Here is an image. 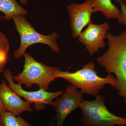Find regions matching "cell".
<instances>
[{
    "label": "cell",
    "instance_id": "1",
    "mask_svg": "<svg viewBox=\"0 0 126 126\" xmlns=\"http://www.w3.org/2000/svg\"><path fill=\"white\" fill-rule=\"evenodd\" d=\"M109 48L107 52L96 59L108 74L116 75L118 94L126 104V31L118 35L108 33Z\"/></svg>",
    "mask_w": 126,
    "mask_h": 126
},
{
    "label": "cell",
    "instance_id": "2",
    "mask_svg": "<svg viewBox=\"0 0 126 126\" xmlns=\"http://www.w3.org/2000/svg\"><path fill=\"white\" fill-rule=\"evenodd\" d=\"M95 64L90 62L84 65L81 69L75 72L62 71L60 69L56 72L55 78L65 79L77 89H80L83 94L95 97L106 84H110L116 88V79L110 74L105 78H101L95 71Z\"/></svg>",
    "mask_w": 126,
    "mask_h": 126
},
{
    "label": "cell",
    "instance_id": "3",
    "mask_svg": "<svg viewBox=\"0 0 126 126\" xmlns=\"http://www.w3.org/2000/svg\"><path fill=\"white\" fill-rule=\"evenodd\" d=\"M24 57L23 72L13 77L14 81L19 85L25 84L28 88L37 84L39 89L47 91L50 83L56 79L55 74L60 69L38 62L28 53H26Z\"/></svg>",
    "mask_w": 126,
    "mask_h": 126
},
{
    "label": "cell",
    "instance_id": "4",
    "mask_svg": "<svg viewBox=\"0 0 126 126\" xmlns=\"http://www.w3.org/2000/svg\"><path fill=\"white\" fill-rule=\"evenodd\" d=\"M12 19L20 38L19 47L14 52L15 58L19 59L24 56L26 49L30 46L37 43L48 45L55 53L60 52V49L57 43L59 35L57 32H53L48 35L40 34L35 29L25 16H16L13 17Z\"/></svg>",
    "mask_w": 126,
    "mask_h": 126
},
{
    "label": "cell",
    "instance_id": "5",
    "mask_svg": "<svg viewBox=\"0 0 126 126\" xmlns=\"http://www.w3.org/2000/svg\"><path fill=\"white\" fill-rule=\"evenodd\" d=\"M95 100L83 99L79 108L82 110L81 121L83 126H124L126 118L114 115L105 105L104 97L98 94Z\"/></svg>",
    "mask_w": 126,
    "mask_h": 126
},
{
    "label": "cell",
    "instance_id": "6",
    "mask_svg": "<svg viewBox=\"0 0 126 126\" xmlns=\"http://www.w3.org/2000/svg\"><path fill=\"white\" fill-rule=\"evenodd\" d=\"M4 75L9 84V86L20 96L23 97L30 104H34V108L37 111L43 110L46 104L52 105L53 100L63 94L64 91L49 92L42 89L35 92H28L22 88L21 85L16 84L13 80V76L11 71L5 69Z\"/></svg>",
    "mask_w": 126,
    "mask_h": 126
},
{
    "label": "cell",
    "instance_id": "7",
    "mask_svg": "<svg viewBox=\"0 0 126 126\" xmlns=\"http://www.w3.org/2000/svg\"><path fill=\"white\" fill-rule=\"evenodd\" d=\"M74 86L68 85L62 96L57 97L52 105L56 111L57 126H63L64 122L72 112L79 108L83 100V94Z\"/></svg>",
    "mask_w": 126,
    "mask_h": 126
},
{
    "label": "cell",
    "instance_id": "8",
    "mask_svg": "<svg viewBox=\"0 0 126 126\" xmlns=\"http://www.w3.org/2000/svg\"><path fill=\"white\" fill-rule=\"evenodd\" d=\"M110 28L107 22L100 24H95L92 22L81 32L78 37L79 41L84 46L90 55H93L98 52L99 49L105 47L104 39Z\"/></svg>",
    "mask_w": 126,
    "mask_h": 126
},
{
    "label": "cell",
    "instance_id": "9",
    "mask_svg": "<svg viewBox=\"0 0 126 126\" xmlns=\"http://www.w3.org/2000/svg\"><path fill=\"white\" fill-rule=\"evenodd\" d=\"M67 9L70 20L72 36L77 38L84 28L92 22L91 16L93 13V9L91 0H87L81 4L73 3L68 5Z\"/></svg>",
    "mask_w": 126,
    "mask_h": 126
},
{
    "label": "cell",
    "instance_id": "10",
    "mask_svg": "<svg viewBox=\"0 0 126 126\" xmlns=\"http://www.w3.org/2000/svg\"><path fill=\"white\" fill-rule=\"evenodd\" d=\"M0 99L5 110L19 116L25 111H33L30 104L27 101H24L17 94L12 90L6 81L2 80L0 90Z\"/></svg>",
    "mask_w": 126,
    "mask_h": 126
},
{
    "label": "cell",
    "instance_id": "11",
    "mask_svg": "<svg viewBox=\"0 0 126 126\" xmlns=\"http://www.w3.org/2000/svg\"><path fill=\"white\" fill-rule=\"evenodd\" d=\"M93 13L101 12L104 16L108 19H117L120 10L113 4L111 0H91Z\"/></svg>",
    "mask_w": 126,
    "mask_h": 126
},
{
    "label": "cell",
    "instance_id": "12",
    "mask_svg": "<svg viewBox=\"0 0 126 126\" xmlns=\"http://www.w3.org/2000/svg\"><path fill=\"white\" fill-rule=\"evenodd\" d=\"M0 12L4 14L6 20L12 19L16 16H25L28 14L27 11L16 0H0Z\"/></svg>",
    "mask_w": 126,
    "mask_h": 126
},
{
    "label": "cell",
    "instance_id": "13",
    "mask_svg": "<svg viewBox=\"0 0 126 126\" xmlns=\"http://www.w3.org/2000/svg\"><path fill=\"white\" fill-rule=\"evenodd\" d=\"M0 120L2 126H32L22 118L5 110L0 112Z\"/></svg>",
    "mask_w": 126,
    "mask_h": 126
},
{
    "label": "cell",
    "instance_id": "14",
    "mask_svg": "<svg viewBox=\"0 0 126 126\" xmlns=\"http://www.w3.org/2000/svg\"><path fill=\"white\" fill-rule=\"evenodd\" d=\"M9 49V41L4 34L0 31V55L7 56Z\"/></svg>",
    "mask_w": 126,
    "mask_h": 126
},
{
    "label": "cell",
    "instance_id": "15",
    "mask_svg": "<svg viewBox=\"0 0 126 126\" xmlns=\"http://www.w3.org/2000/svg\"><path fill=\"white\" fill-rule=\"evenodd\" d=\"M120 4L121 5V10L120 15L117 19L118 21L119 24L124 25L126 30V0H122Z\"/></svg>",
    "mask_w": 126,
    "mask_h": 126
},
{
    "label": "cell",
    "instance_id": "16",
    "mask_svg": "<svg viewBox=\"0 0 126 126\" xmlns=\"http://www.w3.org/2000/svg\"><path fill=\"white\" fill-rule=\"evenodd\" d=\"M7 56L0 55V73L3 71L5 66L7 62Z\"/></svg>",
    "mask_w": 126,
    "mask_h": 126
},
{
    "label": "cell",
    "instance_id": "17",
    "mask_svg": "<svg viewBox=\"0 0 126 126\" xmlns=\"http://www.w3.org/2000/svg\"><path fill=\"white\" fill-rule=\"evenodd\" d=\"M5 110V108L4 107V105H3V104H2V102L0 99V112L1 111H2V110Z\"/></svg>",
    "mask_w": 126,
    "mask_h": 126
},
{
    "label": "cell",
    "instance_id": "18",
    "mask_svg": "<svg viewBox=\"0 0 126 126\" xmlns=\"http://www.w3.org/2000/svg\"><path fill=\"white\" fill-rule=\"evenodd\" d=\"M19 1L21 4L27 5L28 4L27 0H19Z\"/></svg>",
    "mask_w": 126,
    "mask_h": 126
},
{
    "label": "cell",
    "instance_id": "19",
    "mask_svg": "<svg viewBox=\"0 0 126 126\" xmlns=\"http://www.w3.org/2000/svg\"><path fill=\"white\" fill-rule=\"evenodd\" d=\"M113 0L115 1L116 2L118 3V4H120L121 3V1L122 0Z\"/></svg>",
    "mask_w": 126,
    "mask_h": 126
},
{
    "label": "cell",
    "instance_id": "20",
    "mask_svg": "<svg viewBox=\"0 0 126 126\" xmlns=\"http://www.w3.org/2000/svg\"><path fill=\"white\" fill-rule=\"evenodd\" d=\"M4 19V16H2L0 15V20H3Z\"/></svg>",
    "mask_w": 126,
    "mask_h": 126
},
{
    "label": "cell",
    "instance_id": "21",
    "mask_svg": "<svg viewBox=\"0 0 126 126\" xmlns=\"http://www.w3.org/2000/svg\"><path fill=\"white\" fill-rule=\"evenodd\" d=\"M0 126H2V124H1V122L0 120Z\"/></svg>",
    "mask_w": 126,
    "mask_h": 126
},
{
    "label": "cell",
    "instance_id": "22",
    "mask_svg": "<svg viewBox=\"0 0 126 126\" xmlns=\"http://www.w3.org/2000/svg\"><path fill=\"white\" fill-rule=\"evenodd\" d=\"M1 88V84H0V90Z\"/></svg>",
    "mask_w": 126,
    "mask_h": 126
}]
</instances>
